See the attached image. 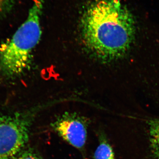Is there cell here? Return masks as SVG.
Returning <instances> with one entry per match:
<instances>
[{"instance_id":"3","label":"cell","mask_w":159,"mask_h":159,"mask_svg":"<svg viewBox=\"0 0 159 159\" xmlns=\"http://www.w3.org/2000/svg\"><path fill=\"white\" fill-rule=\"evenodd\" d=\"M32 112L0 116V159H12L29 142Z\"/></svg>"},{"instance_id":"6","label":"cell","mask_w":159,"mask_h":159,"mask_svg":"<svg viewBox=\"0 0 159 159\" xmlns=\"http://www.w3.org/2000/svg\"><path fill=\"white\" fill-rule=\"evenodd\" d=\"M149 141L152 153L155 159H159V119L148 122Z\"/></svg>"},{"instance_id":"4","label":"cell","mask_w":159,"mask_h":159,"mask_svg":"<svg viewBox=\"0 0 159 159\" xmlns=\"http://www.w3.org/2000/svg\"><path fill=\"white\" fill-rule=\"evenodd\" d=\"M88 118L75 112H66L51 124V128L65 141L81 152L87 139Z\"/></svg>"},{"instance_id":"8","label":"cell","mask_w":159,"mask_h":159,"mask_svg":"<svg viewBox=\"0 0 159 159\" xmlns=\"http://www.w3.org/2000/svg\"><path fill=\"white\" fill-rule=\"evenodd\" d=\"M12 159H44L35 149L31 148H25L20 152Z\"/></svg>"},{"instance_id":"7","label":"cell","mask_w":159,"mask_h":159,"mask_svg":"<svg viewBox=\"0 0 159 159\" xmlns=\"http://www.w3.org/2000/svg\"><path fill=\"white\" fill-rule=\"evenodd\" d=\"M16 0H0V20L9 16L13 11Z\"/></svg>"},{"instance_id":"5","label":"cell","mask_w":159,"mask_h":159,"mask_svg":"<svg viewBox=\"0 0 159 159\" xmlns=\"http://www.w3.org/2000/svg\"><path fill=\"white\" fill-rule=\"evenodd\" d=\"M99 145L94 154V159H115V153L105 134H99Z\"/></svg>"},{"instance_id":"1","label":"cell","mask_w":159,"mask_h":159,"mask_svg":"<svg viewBox=\"0 0 159 159\" xmlns=\"http://www.w3.org/2000/svg\"><path fill=\"white\" fill-rule=\"evenodd\" d=\"M80 34L87 51L102 62L123 57L130 48L136 21L121 0H92L84 8Z\"/></svg>"},{"instance_id":"2","label":"cell","mask_w":159,"mask_h":159,"mask_svg":"<svg viewBox=\"0 0 159 159\" xmlns=\"http://www.w3.org/2000/svg\"><path fill=\"white\" fill-rule=\"evenodd\" d=\"M45 0H34L28 17L12 37L0 46V73L7 79L21 76L31 64L32 52L42 34Z\"/></svg>"}]
</instances>
